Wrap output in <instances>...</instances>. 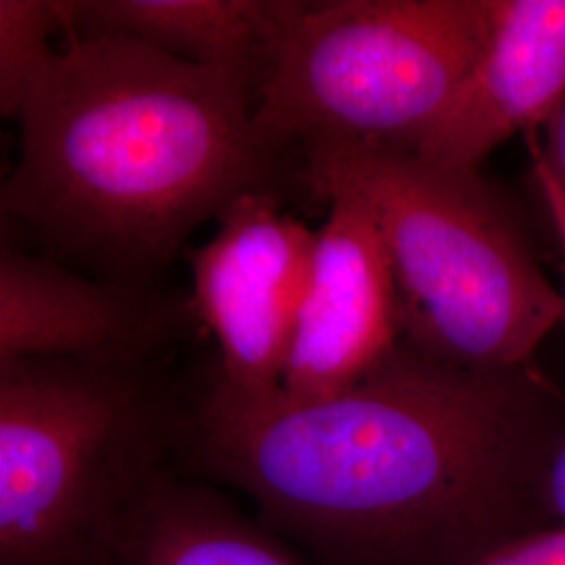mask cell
Returning <instances> with one entry per match:
<instances>
[{"label": "cell", "instance_id": "cell-1", "mask_svg": "<svg viewBox=\"0 0 565 565\" xmlns=\"http://www.w3.org/2000/svg\"><path fill=\"white\" fill-rule=\"evenodd\" d=\"M565 396L534 363L465 369L403 342L321 403L210 384L177 467L235 488L317 565H473L555 527L546 465Z\"/></svg>", "mask_w": 565, "mask_h": 565}, {"label": "cell", "instance_id": "cell-2", "mask_svg": "<svg viewBox=\"0 0 565 565\" xmlns=\"http://www.w3.org/2000/svg\"><path fill=\"white\" fill-rule=\"evenodd\" d=\"M256 81L126 39H67L21 105L2 216L51 258L139 287L243 195H281Z\"/></svg>", "mask_w": 565, "mask_h": 565}, {"label": "cell", "instance_id": "cell-3", "mask_svg": "<svg viewBox=\"0 0 565 565\" xmlns=\"http://www.w3.org/2000/svg\"><path fill=\"white\" fill-rule=\"evenodd\" d=\"M317 198L350 195L375 224L401 303L404 340L465 369H513L565 323L562 296L522 226L478 170L348 142L302 147Z\"/></svg>", "mask_w": 565, "mask_h": 565}, {"label": "cell", "instance_id": "cell-4", "mask_svg": "<svg viewBox=\"0 0 565 565\" xmlns=\"http://www.w3.org/2000/svg\"><path fill=\"white\" fill-rule=\"evenodd\" d=\"M184 419L149 359L0 361V565H99Z\"/></svg>", "mask_w": 565, "mask_h": 565}, {"label": "cell", "instance_id": "cell-5", "mask_svg": "<svg viewBox=\"0 0 565 565\" xmlns=\"http://www.w3.org/2000/svg\"><path fill=\"white\" fill-rule=\"evenodd\" d=\"M484 34L486 0L303 2L256 86V128L279 149L348 142L415 156Z\"/></svg>", "mask_w": 565, "mask_h": 565}, {"label": "cell", "instance_id": "cell-6", "mask_svg": "<svg viewBox=\"0 0 565 565\" xmlns=\"http://www.w3.org/2000/svg\"><path fill=\"white\" fill-rule=\"evenodd\" d=\"M317 231L281 195L231 203L210 242L189 249L193 310L218 343L210 384L242 401L281 394L282 373L310 281Z\"/></svg>", "mask_w": 565, "mask_h": 565}, {"label": "cell", "instance_id": "cell-7", "mask_svg": "<svg viewBox=\"0 0 565 565\" xmlns=\"http://www.w3.org/2000/svg\"><path fill=\"white\" fill-rule=\"evenodd\" d=\"M310 281L282 373L287 403L329 401L359 384L404 340L384 243L361 203L329 195Z\"/></svg>", "mask_w": 565, "mask_h": 565}, {"label": "cell", "instance_id": "cell-8", "mask_svg": "<svg viewBox=\"0 0 565 565\" xmlns=\"http://www.w3.org/2000/svg\"><path fill=\"white\" fill-rule=\"evenodd\" d=\"M564 97L565 0H486L478 60L415 156L478 170L513 135L546 126Z\"/></svg>", "mask_w": 565, "mask_h": 565}, {"label": "cell", "instance_id": "cell-9", "mask_svg": "<svg viewBox=\"0 0 565 565\" xmlns=\"http://www.w3.org/2000/svg\"><path fill=\"white\" fill-rule=\"evenodd\" d=\"M174 315L139 287L90 281L9 242L0 252V361H147Z\"/></svg>", "mask_w": 565, "mask_h": 565}, {"label": "cell", "instance_id": "cell-10", "mask_svg": "<svg viewBox=\"0 0 565 565\" xmlns=\"http://www.w3.org/2000/svg\"><path fill=\"white\" fill-rule=\"evenodd\" d=\"M298 0H61L67 39H126L205 67L263 78Z\"/></svg>", "mask_w": 565, "mask_h": 565}, {"label": "cell", "instance_id": "cell-11", "mask_svg": "<svg viewBox=\"0 0 565 565\" xmlns=\"http://www.w3.org/2000/svg\"><path fill=\"white\" fill-rule=\"evenodd\" d=\"M99 565H308L221 486L170 469L135 507Z\"/></svg>", "mask_w": 565, "mask_h": 565}, {"label": "cell", "instance_id": "cell-12", "mask_svg": "<svg viewBox=\"0 0 565 565\" xmlns=\"http://www.w3.org/2000/svg\"><path fill=\"white\" fill-rule=\"evenodd\" d=\"M63 30L61 0H0V109L18 118L34 82L57 57L51 36Z\"/></svg>", "mask_w": 565, "mask_h": 565}, {"label": "cell", "instance_id": "cell-13", "mask_svg": "<svg viewBox=\"0 0 565 565\" xmlns=\"http://www.w3.org/2000/svg\"><path fill=\"white\" fill-rule=\"evenodd\" d=\"M473 565H565V527L555 525L522 536Z\"/></svg>", "mask_w": 565, "mask_h": 565}, {"label": "cell", "instance_id": "cell-14", "mask_svg": "<svg viewBox=\"0 0 565 565\" xmlns=\"http://www.w3.org/2000/svg\"><path fill=\"white\" fill-rule=\"evenodd\" d=\"M532 179L536 182L541 200L545 203L546 216L551 221L555 239L562 252L565 275V195L562 186L553 179L541 147L534 145V141H532Z\"/></svg>", "mask_w": 565, "mask_h": 565}, {"label": "cell", "instance_id": "cell-15", "mask_svg": "<svg viewBox=\"0 0 565 565\" xmlns=\"http://www.w3.org/2000/svg\"><path fill=\"white\" fill-rule=\"evenodd\" d=\"M545 497L555 524L565 527V429L546 465Z\"/></svg>", "mask_w": 565, "mask_h": 565}, {"label": "cell", "instance_id": "cell-16", "mask_svg": "<svg viewBox=\"0 0 565 565\" xmlns=\"http://www.w3.org/2000/svg\"><path fill=\"white\" fill-rule=\"evenodd\" d=\"M545 128L546 145L541 147V151L553 179L562 186L565 195V97Z\"/></svg>", "mask_w": 565, "mask_h": 565}]
</instances>
